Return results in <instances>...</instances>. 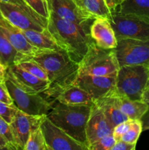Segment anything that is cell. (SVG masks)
<instances>
[{
	"label": "cell",
	"instance_id": "4fadbf2b",
	"mask_svg": "<svg viewBox=\"0 0 149 150\" xmlns=\"http://www.w3.org/2000/svg\"><path fill=\"white\" fill-rule=\"evenodd\" d=\"M0 13L10 23L21 30L34 29L42 32L46 29V26L16 4L0 1Z\"/></svg>",
	"mask_w": 149,
	"mask_h": 150
},
{
	"label": "cell",
	"instance_id": "ba28073f",
	"mask_svg": "<svg viewBox=\"0 0 149 150\" xmlns=\"http://www.w3.org/2000/svg\"><path fill=\"white\" fill-rule=\"evenodd\" d=\"M115 51L120 67L124 65L149 67V39L118 40Z\"/></svg>",
	"mask_w": 149,
	"mask_h": 150
},
{
	"label": "cell",
	"instance_id": "9c48e42d",
	"mask_svg": "<svg viewBox=\"0 0 149 150\" xmlns=\"http://www.w3.org/2000/svg\"><path fill=\"white\" fill-rule=\"evenodd\" d=\"M40 128L45 136L48 150H89L84 144L77 142L46 117Z\"/></svg>",
	"mask_w": 149,
	"mask_h": 150
},
{
	"label": "cell",
	"instance_id": "7a4b0ae2",
	"mask_svg": "<svg viewBox=\"0 0 149 150\" xmlns=\"http://www.w3.org/2000/svg\"><path fill=\"white\" fill-rule=\"evenodd\" d=\"M32 59L47 72L51 85L61 86L72 83L77 77L78 62L74 61L64 50L39 49Z\"/></svg>",
	"mask_w": 149,
	"mask_h": 150
},
{
	"label": "cell",
	"instance_id": "b9f144b4",
	"mask_svg": "<svg viewBox=\"0 0 149 150\" xmlns=\"http://www.w3.org/2000/svg\"><path fill=\"white\" fill-rule=\"evenodd\" d=\"M1 149H3L2 147H1V146H0V150H1Z\"/></svg>",
	"mask_w": 149,
	"mask_h": 150
},
{
	"label": "cell",
	"instance_id": "ac0fdd59",
	"mask_svg": "<svg viewBox=\"0 0 149 150\" xmlns=\"http://www.w3.org/2000/svg\"><path fill=\"white\" fill-rule=\"evenodd\" d=\"M0 29L8 39L12 45L20 54L27 57H30L39 50V48L32 45L27 40L22 32L21 29L10 23L7 19L1 16V13H0Z\"/></svg>",
	"mask_w": 149,
	"mask_h": 150
},
{
	"label": "cell",
	"instance_id": "5bb4252c",
	"mask_svg": "<svg viewBox=\"0 0 149 150\" xmlns=\"http://www.w3.org/2000/svg\"><path fill=\"white\" fill-rule=\"evenodd\" d=\"M6 75L8 76L20 89L32 94H40L50 87V81L42 80L36 77L17 64L6 68Z\"/></svg>",
	"mask_w": 149,
	"mask_h": 150
},
{
	"label": "cell",
	"instance_id": "44dd1931",
	"mask_svg": "<svg viewBox=\"0 0 149 150\" xmlns=\"http://www.w3.org/2000/svg\"><path fill=\"white\" fill-rule=\"evenodd\" d=\"M22 32L26 37L27 40L36 48L42 50H63L56 43L53 38H52L47 29L40 31L34 29H24Z\"/></svg>",
	"mask_w": 149,
	"mask_h": 150
},
{
	"label": "cell",
	"instance_id": "277c9868",
	"mask_svg": "<svg viewBox=\"0 0 149 150\" xmlns=\"http://www.w3.org/2000/svg\"><path fill=\"white\" fill-rule=\"evenodd\" d=\"M120 68L115 49H104L94 41L89 45L84 57L78 62V76H116Z\"/></svg>",
	"mask_w": 149,
	"mask_h": 150
},
{
	"label": "cell",
	"instance_id": "f35d334b",
	"mask_svg": "<svg viewBox=\"0 0 149 150\" xmlns=\"http://www.w3.org/2000/svg\"><path fill=\"white\" fill-rule=\"evenodd\" d=\"M6 67L0 64V82H4L5 80Z\"/></svg>",
	"mask_w": 149,
	"mask_h": 150
},
{
	"label": "cell",
	"instance_id": "2e32d148",
	"mask_svg": "<svg viewBox=\"0 0 149 150\" xmlns=\"http://www.w3.org/2000/svg\"><path fill=\"white\" fill-rule=\"evenodd\" d=\"M116 76H97L84 75L75 78L72 83L77 85L90 94L93 100L102 98L115 85Z\"/></svg>",
	"mask_w": 149,
	"mask_h": 150
},
{
	"label": "cell",
	"instance_id": "f1b7e54d",
	"mask_svg": "<svg viewBox=\"0 0 149 150\" xmlns=\"http://www.w3.org/2000/svg\"><path fill=\"white\" fill-rule=\"evenodd\" d=\"M0 1H5V2H9V3H12V4H16V5L19 6L21 8H23V10H26L28 13H29L30 16H32L34 18H35L36 20H37L38 21L40 22L41 23L45 26L47 27V25H48V19L42 17L41 16H39L38 13H37L36 12L34 11V10H32L26 2H25L24 0H0Z\"/></svg>",
	"mask_w": 149,
	"mask_h": 150
},
{
	"label": "cell",
	"instance_id": "d6a6232c",
	"mask_svg": "<svg viewBox=\"0 0 149 150\" xmlns=\"http://www.w3.org/2000/svg\"><path fill=\"white\" fill-rule=\"evenodd\" d=\"M131 122H132V120H126V121L122 122L120 124L117 125L115 127H113V130H112V135H113L114 138L116 141L121 140V137L127 133L129 130V129L131 127Z\"/></svg>",
	"mask_w": 149,
	"mask_h": 150
},
{
	"label": "cell",
	"instance_id": "d6986e66",
	"mask_svg": "<svg viewBox=\"0 0 149 150\" xmlns=\"http://www.w3.org/2000/svg\"><path fill=\"white\" fill-rule=\"evenodd\" d=\"M94 103H96L103 111L108 121L110 122L113 127L122 122L129 120L128 117L120 110L117 104L115 95V87L109 91L103 97L96 100Z\"/></svg>",
	"mask_w": 149,
	"mask_h": 150
},
{
	"label": "cell",
	"instance_id": "d590c367",
	"mask_svg": "<svg viewBox=\"0 0 149 150\" xmlns=\"http://www.w3.org/2000/svg\"><path fill=\"white\" fill-rule=\"evenodd\" d=\"M124 0H105L107 6L111 12L115 11L117 7H119L124 2Z\"/></svg>",
	"mask_w": 149,
	"mask_h": 150
},
{
	"label": "cell",
	"instance_id": "f546056e",
	"mask_svg": "<svg viewBox=\"0 0 149 150\" xmlns=\"http://www.w3.org/2000/svg\"><path fill=\"white\" fill-rule=\"evenodd\" d=\"M25 2L42 17L49 18L50 12L45 0H24Z\"/></svg>",
	"mask_w": 149,
	"mask_h": 150
},
{
	"label": "cell",
	"instance_id": "60d3db41",
	"mask_svg": "<svg viewBox=\"0 0 149 150\" xmlns=\"http://www.w3.org/2000/svg\"><path fill=\"white\" fill-rule=\"evenodd\" d=\"M145 94H149V79H148V81L147 85H146L145 90V92L143 95H145Z\"/></svg>",
	"mask_w": 149,
	"mask_h": 150
},
{
	"label": "cell",
	"instance_id": "ab89813d",
	"mask_svg": "<svg viewBox=\"0 0 149 150\" xmlns=\"http://www.w3.org/2000/svg\"><path fill=\"white\" fill-rule=\"evenodd\" d=\"M143 100L145 101V103H147L149 105V94H145V95H143Z\"/></svg>",
	"mask_w": 149,
	"mask_h": 150
},
{
	"label": "cell",
	"instance_id": "603a6c76",
	"mask_svg": "<svg viewBox=\"0 0 149 150\" xmlns=\"http://www.w3.org/2000/svg\"><path fill=\"white\" fill-rule=\"evenodd\" d=\"M77 5L91 16L96 18H110L111 11L105 0H74Z\"/></svg>",
	"mask_w": 149,
	"mask_h": 150
},
{
	"label": "cell",
	"instance_id": "4316f807",
	"mask_svg": "<svg viewBox=\"0 0 149 150\" xmlns=\"http://www.w3.org/2000/svg\"><path fill=\"white\" fill-rule=\"evenodd\" d=\"M142 132H143V126L140 120H132L131 127L128 131L121 137V140L132 144H137V142Z\"/></svg>",
	"mask_w": 149,
	"mask_h": 150
},
{
	"label": "cell",
	"instance_id": "5b68a950",
	"mask_svg": "<svg viewBox=\"0 0 149 150\" xmlns=\"http://www.w3.org/2000/svg\"><path fill=\"white\" fill-rule=\"evenodd\" d=\"M148 79V66H121L116 75L115 89L118 93L129 99L143 100Z\"/></svg>",
	"mask_w": 149,
	"mask_h": 150
},
{
	"label": "cell",
	"instance_id": "30bf717a",
	"mask_svg": "<svg viewBox=\"0 0 149 150\" xmlns=\"http://www.w3.org/2000/svg\"><path fill=\"white\" fill-rule=\"evenodd\" d=\"M50 13L80 26L91 27L94 17L80 8L74 0H45Z\"/></svg>",
	"mask_w": 149,
	"mask_h": 150
},
{
	"label": "cell",
	"instance_id": "ffe728a7",
	"mask_svg": "<svg viewBox=\"0 0 149 150\" xmlns=\"http://www.w3.org/2000/svg\"><path fill=\"white\" fill-rule=\"evenodd\" d=\"M115 95L117 104L120 110L130 120H140L148 110L149 105L143 100H134L127 96L121 95L115 87Z\"/></svg>",
	"mask_w": 149,
	"mask_h": 150
},
{
	"label": "cell",
	"instance_id": "836d02e7",
	"mask_svg": "<svg viewBox=\"0 0 149 150\" xmlns=\"http://www.w3.org/2000/svg\"><path fill=\"white\" fill-rule=\"evenodd\" d=\"M0 101L10 105H14L4 82H0Z\"/></svg>",
	"mask_w": 149,
	"mask_h": 150
},
{
	"label": "cell",
	"instance_id": "7bdbcfd3",
	"mask_svg": "<svg viewBox=\"0 0 149 150\" xmlns=\"http://www.w3.org/2000/svg\"></svg>",
	"mask_w": 149,
	"mask_h": 150
},
{
	"label": "cell",
	"instance_id": "4dcf8cb0",
	"mask_svg": "<svg viewBox=\"0 0 149 150\" xmlns=\"http://www.w3.org/2000/svg\"><path fill=\"white\" fill-rule=\"evenodd\" d=\"M18 108L15 105H10L0 101V117L10 124L13 121L18 111Z\"/></svg>",
	"mask_w": 149,
	"mask_h": 150
},
{
	"label": "cell",
	"instance_id": "8992f818",
	"mask_svg": "<svg viewBox=\"0 0 149 150\" xmlns=\"http://www.w3.org/2000/svg\"><path fill=\"white\" fill-rule=\"evenodd\" d=\"M109 19L118 40L149 39V18L115 10L111 12Z\"/></svg>",
	"mask_w": 149,
	"mask_h": 150
},
{
	"label": "cell",
	"instance_id": "7c38bea8",
	"mask_svg": "<svg viewBox=\"0 0 149 150\" xmlns=\"http://www.w3.org/2000/svg\"><path fill=\"white\" fill-rule=\"evenodd\" d=\"M45 117V115H30L18 110L13 121L10 123L17 149L24 150V146L30 133L34 129L40 126Z\"/></svg>",
	"mask_w": 149,
	"mask_h": 150
},
{
	"label": "cell",
	"instance_id": "52a82bcc",
	"mask_svg": "<svg viewBox=\"0 0 149 150\" xmlns=\"http://www.w3.org/2000/svg\"><path fill=\"white\" fill-rule=\"evenodd\" d=\"M4 83L18 109L26 114L34 116H47L53 104L39 94H32L20 89L5 73Z\"/></svg>",
	"mask_w": 149,
	"mask_h": 150
},
{
	"label": "cell",
	"instance_id": "3957f363",
	"mask_svg": "<svg viewBox=\"0 0 149 150\" xmlns=\"http://www.w3.org/2000/svg\"><path fill=\"white\" fill-rule=\"evenodd\" d=\"M91 105H68L58 102L47 117L71 137L88 146L86 129Z\"/></svg>",
	"mask_w": 149,
	"mask_h": 150
},
{
	"label": "cell",
	"instance_id": "e0dca14e",
	"mask_svg": "<svg viewBox=\"0 0 149 150\" xmlns=\"http://www.w3.org/2000/svg\"><path fill=\"white\" fill-rule=\"evenodd\" d=\"M90 35L99 48L104 49H115L116 48L118 40L109 18H95L91 25Z\"/></svg>",
	"mask_w": 149,
	"mask_h": 150
},
{
	"label": "cell",
	"instance_id": "484cf974",
	"mask_svg": "<svg viewBox=\"0 0 149 150\" xmlns=\"http://www.w3.org/2000/svg\"><path fill=\"white\" fill-rule=\"evenodd\" d=\"M24 150H48L40 126L31 132L24 146Z\"/></svg>",
	"mask_w": 149,
	"mask_h": 150
},
{
	"label": "cell",
	"instance_id": "9a60e30c",
	"mask_svg": "<svg viewBox=\"0 0 149 150\" xmlns=\"http://www.w3.org/2000/svg\"><path fill=\"white\" fill-rule=\"evenodd\" d=\"M112 130L113 127L108 121L103 111L96 103H93L86 124L88 148L89 144L94 143L101 138L112 134Z\"/></svg>",
	"mask_w": 149,
	"mask_h": 150
},
{
	"label": "cell",
	"instance_id": "e575fe53",
	"mask_svg": "<svg viewBox=\"0 0 149 150\" xmlns=\"http://www.w3.org/2000/svg\"><path fill=\"white\" fill-rule=\"evenodd\" d=\"M136 144H132L127 143L122 140H119L116 141L111 150H134Z\"/></svg>",
	"mask_w": 149,
	"mask_h": 150
},
{
	"label": "cell",
	"instance_id": "d4e9b609",
	"mask_svg": "<svg viewBox=\"0 0 149 150\" xmlns=\"http://www.w3.org/2000/svg\"><path fill=\"white\" fill-rule=\"evenodd\" d=\"M15 64L39 79L49 81L48 73L45 71V69L32 59L23 56L22 59Z\"/></svg>",
	"mask_w": 149,
	"mask_h": 150
},
{
	"label": "cell",
	"instance_id": "83f0119b",
	"mask_svg": "<svg viewBox=\"0 0 149 150\" xmlns=\"http://www.w3.org/2000/svg\"><path fill=\"white\" fill-rule=\"evenodd\" d=\"M116 142L113 135H108L89 145V150H111Z\"/></svg>",
	"mask_w": 149,
	"mask_h": 150
},
{
	"label": "cell",
	"instance_id": "7402d4cb",
	"mask_svg": "<svg viewBox=\"0 0 149 150\" xmlns=\"http://www.w3.org/2000/svg\"><path fill=\"white\" fill-rule=\"evenodd\" d=\"M23 56L16 51L0 29V64L7 68L17 64Z\"/></svg>",
	"mask_w": 149,
	"mask_h": 150
},
{
	"label": "cell",
	"instance_id": "6da1fadb",
	"mask_svg": "<svg viewBox=\"0 0 149 150\" xmlns=\"http://www.w3.org/2000/svg\"><path fill=\"white\" fill-rule=\"evenodd\" d=\"M46 29L56 43L77 62L84 57L93 41L90 28L60 18L53 13H50Z\"/></svg>",
	"mask_w": 149,
	"mask_h": 150
},
{
	"label": "cell",
	"instance_id": "1f68e13d",
	"mask_svg": "<svg viewBox=\"0 0 149 150\" xmlns=\"http://www.w3.org/2000/svg\"><path fill=\"white\" fill-rule=\"evenodd\" d=\"M0 134L9 142V144L11 145L13 149L17 150L15 144L14 139H13L10 124L1 117H0Z\"/></svg>",
	"mask_w": 149,
	"mask_h": 150
},
{
	"label": "cell",
	"instance_id": "cb8c5ba5",
	"mask_svg": "<svg viewBox=\"0 0 149 150\" xmlns=\"http://www.w3.org/2000/svg\"><path fill=\"white\" fill-rule=\"evenodd\" d=\"M118 11L149 18V0H124Z\"/></svg>",
	"mask_w": 149,
	"mask_h": 150
},
{
	"label": "cell",
	"instance_id": "8fae6325",
	"mask_svg": "<svg viewBox=\"0 0 149 150\" xmlns=\"http://www.w3.org/2000/svg\"><path fill=\"white\" fill-rule=\"evenodd\" d=\"M46 95L47 99H53L61 103L68 105H93L94 100L90 94L74 83L61 86H50L42 92Z\"/></svg>",
	"mask_w": 149,
	"mask_h": 150
},
{
	"label": "cell",
	"instance_id": "74e56055",
	"mask_svg": "<svg viewBox=\"0 0 149 150\" xmlns=\"http://www.w3.org/2000/svg\"><path fill=\"white\" fill-rule=\"evenodd\" d=\"M0 146L4 149H13L9 142L0 134Z\"/></svg>",
	"mask_w": 149,
	"mask_h": 150
},
{
	"label": "cell",
	"instance_id": "8d00e7d4",
	"mask_svg": "<svg viewBox=\"0 0 149 150\" xmlns=\"http://www.w3.org/2000/svg\"><path fill=\"white\" fill-rule=\"evenodd\" d=\"M140 121H141L142 126H143V131L149 130V108L145 113L144 115L141 117Z\"/></svg>",
	"mask_w": 149,
	"mask_h": 150
}]
</instances>
